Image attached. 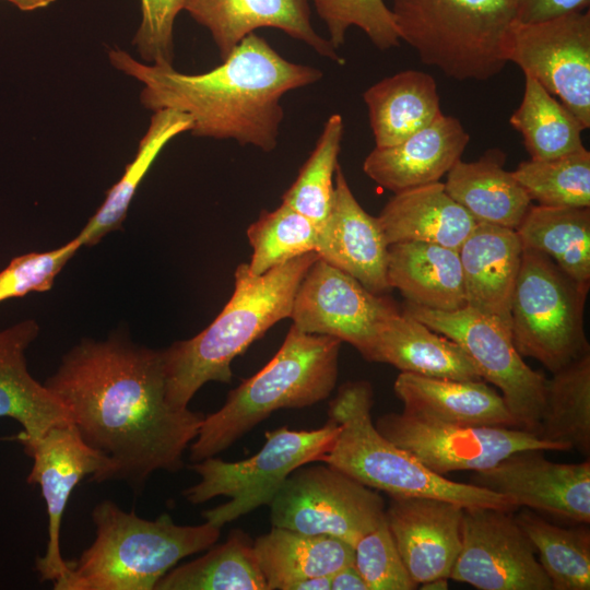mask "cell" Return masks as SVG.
<instances>
[{
	"label": "cell",
	"mask_w": 590,
	"mask_h": 590,
	"mask_svg": "<svg viewBox=\"0 0 590 590\" xmlns=\"http://www.w3.org/2000/svg\"><path fill=\"white\" fill-rule=\"evenodd\" d=\"M44 384L68 409L82 439L105 457L98 483L123 481L134 493L154 472L184 467L204 418L168 403L162 350L118 333L82 340Z\"/></svg>",
	"instance_id": "cell-1"
},
{
	"label": "cell",
	"mask_w": 590,
	"mask_h": 590,
	"mask_svg": "<svg viewBox=\"0 0 590 590\" xmlns=\"http://www.w3.org/2000/svg\"><path fill=\"white\" fill-rule=\"evenodd\" d=\"M109 62L142 83L141 104L150 110L176 109L190 116L194 137L235 140L271 152L284 118L282 97L318 82L319 69L283 58L263 37L247 35L214 69L197 74L170 64H149L111 48Z\"/></svg>",
	"instance_id": "cell-2"
},
{
	"label": "cell",
	"mask_w": 590,
	"mask_h": 590,
	"mask_svg": "<svg viewBox=\"0 0 590 590\" xmlns=\"http://www.w3.org/2000/svg\"><path fill=\"white\" fill-rule=\"evenodd\" d=\"M318 257L308 252L261 275H253L248 263L239 264L233 295L213 322L162 350L168 403L185 409L204 384H229L234 358L273 324L291 318L297 287Z\"/></svg>",
	"instance_id": "cell-3"
},
{
	"label": "cell",
	"mask_w": 590,
	"mask_h": 590,
	"mask_svg": "<svg viewBox=\"0 0 590 590\" xmlns=\"http://www.w3.org/2000/svg\"><path fill=\"white\" fill-rule=\"evenodd\" d=\"M92 521L94 542L68 560L55 590H154L181 559L206 551L221 536V528L208 521L178 524L167 514L148 520L109 499L93 508Z\"/></svg>",
	"instance_id": "cell-4"
},
{
	"label": "cell",
	"mask_w": 590,
	"mask_h": 590,
	"mask_svg": "<svg viewBox=\"0 0 590 590\" xmlns=\"http://www.w3.org/2000/svg\"><path fill=\"white\" fill-rule=\"evenodd\" d=\"M341 344L334 337L292 324L272 359L233 389L221 409L204 416L189 446L190 462L219 455L278 410L326 400L337 385Z\"/></svg>",
	"instance_id": "cell-5"
},
{
	"label": "cell",
	"mask_w": 590,
	"mask_h": 590,
	"mask_svg": "<svg viewBox=\"0 0 590 590\" xmlns=\"http://www.w3.org/2000/svg\"><path fill=\"white\" fill-rule=\"evenodd\" d=\"M373 405L374 390L369 381H347L339 388L328 408V418L338 424L339 432L318 462L390 497H432L463 508L518 509L500 494L449 480L426 468L377 430L370 414Z\"/></svg>",
	"instance_id": "cell-6"
},
{
	"label": "cell",
	"mask_w": 590,
	"mask_h": 590,
	"mask_svg": "<svg viewBox=\"0 0 590 590\" xmlns=\"http://www.w3.org/2000/svg\"><path fill=\"white\" fill-rule=\"evenodd\" d=\"M401 40L458 80L486 81L507 64L515 0H391Z\"/></svg>",
	"instance_id": "cell-7"
},
{
	"label": "cell",
	"mask_w": 590,
	"mask_h": 590,
	"mask_svg": "<svg viewBox=\"0 0 590 590\" xmlns=\"http://www.w3.org/2000/svg\"><path fill=\"white\" fill-rule=\"evenodd\" d=\"M339 432L328 418L316 429L294 430L287 426L266 432L262 448L248 459L235 462L209 457L191 462L189 469L200 481L184 489L193 505L217 496L229 499L202 512L205 521L222 528L262 506H269L286 477L297 468L318 462L330 449Z\"/></svg>",
	"instance_id": "cell-8"
},
{
	"label": "cell",
	"mask_w": 590,
	"mask_h": 590,
	"mask_svg": "<svg viewBox=\"0 0 590 590\" xmlns=\"http://www.w3.org/2000/svg\"><path fill=\"white\" fill-rule=\"evenodd\" d=\"M588 291L547 255L523 247L510 306L518 353L551 373L590 353L583 324Z\"/></svg>",
	"instance_id": "cell-9"
},
{
	"label": "cell",
	"mask_w": 590,
	"mask_h": 590,
	"mask_svg": "<svg viewBox=\"0 0 590 590\" xmlns=\"http://www.w3.org/2000/svg\"><path fill=\"white\" fill-rule=\"evenodd\" d=\"M269 507L272 527L333 536L352 546L386 519L378 491L326 463L295 469Z\"/></svg>",
	"instance_id": "cell-10"
},
{
	"label": "cell",
	"mask_w": 590,
	"mask_h": 590,
	"mask_svg": "<svg viewBox=\"0 0 590 590\" xmlns=\"http://www.w3.org/2000/svg\"><path fill=\"white\" fill-rule=\"evenodd\" d=\"M402 311L458 343L482 379L499 388L520 427L538 433L546 378L526 364L514 345L509 327L468 306L447 311L405 302Z\"/></svg>",
	"instance_id": "cell-11"
},
{
	"label": "cell",
	"mask_w": 590,
	"mask_h": 590,
	"mask_svg": "<svg viewBox=\"0 0 590 590\" xmlns=\"http://www.w3.org/2000/svg\"><path fill=\"white\" fill-rule=\"evenodd\" d=\"M375 426L384 437L442 476L489 469L519 450H563L519 427L453 424L403 411L378 417Z\"/></svg>",
	"instance_id": "cell-12"
},
{
	"label": "cell",
	"mask_w": 590,
	"mask_h": 590,
	"mask_svg": "<svg viewBox=\"0 0 590 590\" xmlns=\"http://www.w3.org/2000/svg\"><path fill=\"white\" fill-rule=\"evenodd\" d=\"M508 62L521 68L590 127V12L516 22Z\"/></svg>",
	"instance_id": "cell-13"
},
{
	"label": "cell",
	"mask_w": 590,
	"mask_h": 590,
	"mask_svg": "<svg viewBox=\"0 0 590 590\" xmlns=\"http://www.w3.org/2000/svg\"><path fill=\"white\" fill-rule=\"evenodd\" d=\"M449 579L480 590H552L514 511L463 508L461 550Z\"/></svg>",
	"instance_id": "cell-14"
},
{
	"label": "cell",
	"mask_w": 590,
	"mask_h": 590,
	"mask_svg": "<svg viewBox=\"0 0 590 590\" xmlns=\"http://www.w3.org/2000/svg\"><path fill=\"white\" fill-rule=\"evenodd\" d=\"M399 311L390 297L318 257L297 287L291 318L300 331L334 337L365 357L379 326Z\"/></svg>",
	"instance_id": "cell-15"
},
{
	"label": "cell",
	"mask_w": 590,
	"mask_h": 590,
	"mask_svg": "<svg viewBox=\"0 0 590 590\" xmlns=\"http://www.w3.org/2000/svg\"><path fill=\"white\" fill-rule=\"evenodd\" d=\"M19 440L33 459L26 481L40 486L48 517L47 547L35 569L42 581L55 583L68 573V560L60 552V528L71 493L86 475L98 483L107 461L82 439L72 422L56 425L38 438Z\"/></svg>",
	"instance_id": "cell-16"
},
{
	"label": "cell",
	"mask_w": 590,
	"mask_h": 590,
	"mask_svg": "<svg viewBox=\"0 0 590 590\" xmlns=\"http://www.w3.org/2000/svg\"><path fill=\"white\" fill-rule=\"evenodd\" d=\"M541 449L516 451L473 472L470 483L527 507L577 523H590V461L557 463Z\"/></svg>",
	"instance_id": "cell-17"
},
{
	"label": "cell",
	"mask_w": 590,
	"mask_h": 590,
	"mask_svg": "<svg viewBox=\"0 0 590 590\" xmlns=\"http://www.w3.org/2000/svg\"><path fill=\"white\" fill-rule=\"evenodd\" d=\"M463 507L432 497H390L386 520L414 582L448 578L461 550Z\"/></svg>",
	"instance_id": "cell-18"
},
{
	"label": "cell",
	"mask_w": 590,
	"mask_h": 590,
	"mask_svg": "<svg viewBox=\"0 0 590 590\" xmlns=\"http://www.w3.org/2000/svg\"><path fill=\"white\" fill-rule=\"evenodd\" d=\"M331 210L319 228V258L356 279L374 294L391 290L388 244L377 217L357 202L340 165L335 169Z\"/></svg>",
	"instance_id": "cell-19"
},
{
	"label": "cell",
	"mask_w": 590,
	"mask_h": 590,
	"mask_svg": "<svg viewBox=\"0 0 590 590\" xmlns=\"http://www.w3.org/2000/svg\"><path fill=\"white\" fill-rule=\"evenodd\" d=\"M309 0H187L184 10L208 28L222 60L249 34L276 28L339 64L345 60L310 22Z\"/></svg>",
	"instance_id": "cell-20"
},
{
	"label": "cell",
	"mask_w": 590,
	"mask_h": 590,
	"mask_svg": "<svg viewBox=\"0 0 590 590\" xmlns=\"http://www.w3.org/2000/svg\"><path fill=\"white\" fill-rule=\"evenodd\" d=\"M470 134L459 119L444 114L402 142L375 148L364 160V173L393 193L439 181L461 160Z\"/></svg>",
	"instance_id": "cell-21"
},
{
	"label": "cell",
	"mask_w": 590,
	"mask_h": 590,
	"mask_svg": "<svg viewBox=\"0 0 590 590\" xmlns=\"http://www.w3.org/2000/svg\"><path fill=\"white\" fill-rule=\"evenodd\" d=\"M523 246L516 229L477 222L459 248L467 306L510 328Z\"/></svg>",
	"instance_id": "cell-22"
},
{
	"label": "cell",
	"mask_w": 590,
	"mask_h": 590,
	"mask_svg": "<svg viewBox=\"0 0 590 590\" xmlns=\"http://www.w3.org/2000/svg\"><path fill=\"white\" fill-rule=\"evenodd\" d=\"M38 333L33 319L0 331V417L20 423L23 430L17 439H35L56 425L72 422L62 402L27 370L25 351Z\"/></svg>",
	"instance_id": "cell-23"
},
{
	"label": "cell",
	"mask_w": 590,
	"mask_h": 590,
	"mask_svg": "<svg viewBox=\"0 0 590 590\" xmlns=\"http://www.w3.org/2000/svg\"><path fill=\"white\" fill-rule=\"evenodd\" d=\"M426 377L481 380L470 356L455 341L399 311L384 321L364 357Z\"/></svg>",
	"instance_id": "cell-24"
},
{
	"label": "cell",
	"mask_w": 590,
	"mask_h": 590,
	"mask_svg": "<svg viewBox=\"0 0 590 590\" xmlns=\"http://www.w3.org/2000/svg\"><path fill=\"white\" fill-rule=\"evenodd\" d=\"M403 412L462 425L520 427L502 394L481 380H456L401 373L394 384Z\"/></svg>",
	"instance_id": "cell-25"
},
{
	"label": "cell",
	"mask_w": 590,
	"mask_h": 590,
	"mask_svg": "<svg viewBox=\"0 0 590 590\" xmlns=\"http://www.w3.org/2000/svg\"><path fill=\"white\" fill-rule=\"evenodd\" d=\"M377 219L388 246L423 241L457 251L477 224L440 181L396 192Z\"/></svg>",
	"instance_id": "cell-26"
},
{
	"label": "cell",
	"mask_w": 590,
	"mask_h": 590,
	"mask_svg": "<svg viewBox=\"0 0 590 590\" xmlns=\"http://www.w3.org/2000/svg\"><path fill=\"white\" fill-rule=\"evenodd\" d=\"M388 282L412 304L457 310L467 306L459 251L430 243L403 241L388 247Z\"/></svg>",
	"instance_id": "cell-27"
},
{
	"label": "cell",
	"mask_w": 590,
	"mask_h": 590,
	"mask_svg": "<svg viewBox=\"0 0 590 590\" xmlns=\"http://www.w3.org/2000/svg\"><path fill=\"white\" fill-rule=\"evenodd\" d=\"M506 154L487 150L479 160H461L447 173L446 192L477 222L516 229L531 205V199L504 168Z\"/></svg>",
	"instance_id": "cell-28"
},
{
	"label": "cell",
	"mask_w": 590,
	"mask_h": 590,
	"mask_svg": "<svg viewBox=\"0 0 590 590\" xmlns=\"http://www.w3.org/2000/svg\"><path fill=\"white\" fill-rule=\"evenodd\" d=\"M363 99L375 148L396 145L442 115L434 78L418 70L384 78L363 93Z\"/></svg>",
	"instance_id": "cell-29"
},
{
	"label": "cell",
	"mask_w": 590,
	"mask_h": 590,
	"mask_svg": "<svg viewBox=\"0 0 590 590\" xmlns=\"http://www.w3.org/2000/svg\"><path fill=\"white\" fill-rule=\"evenodd\" d=\"M253 552L267 590H288L298 580L354 564V547L343 540L278 527L253 540Z\"/></svg>",
	"instance_id": "cell-30"
},
{
	"label": "cell",
	"mask_w": 590,
	"mask_h": 590,
	"mask_svg": "<svg viewBox=\"0 0 590 590\" xmlns=\"http://www.w3.org/2000/svg\"><path fill=\"white\" fill-rule=\"evenodd\" d=\"M516 232L524 248L544 252L575 281L590 286V208L531 204Z\"/></svg>",
	"instance_id": "cell-31"
},
{
	"label": "cell",
	"mask_w": 590,
	"mask_h": 590,
	"mask_svg": "<svg viewBox=\"0 0 590 590\" xmlns=\"http://www.w3.org/2000/svg\"><path fill=\"white\" fill-rule=\"evenodd\" d=\"M191 128L192 119L182 111L170 108L153 111L133 161L127 165L121 178L108 190L103 204L76 236L82 246L95 245L106 234L120 227L140 182L160 152L172 139Z\"/></svg>",
	"instance_id": "cell-32"
},
{
	"label": "cell",
	"mask_w": 590,
	"mask_h": 590,
	"mask_svg": "<svg viewBox=\"0 0 590 590\" xmlns=\"http://www.w3.org/2000/svg\"><path fill=\"white\" fill-rule=\"evenodd\" d=\"M536 435L563 450L590 453V353L552 373Z\"/></svg>",
	"instance_id": "cell-33"
},
{
	"label": "cell",
	"mask_w": 590,
	"mask_h": 590,
	"mask_svg": "<svg viewBox=\"0 0 590 590\" xmlns=\"http://www.w3.org/2000/svg\"><path fill=\"white\" fill-rule=\"evenodd\" d=\"M197 559L170 569L154 590H267L258 566L253 541L234 529L222 544Z\"/></svg>",
	"instance_id": "cell-34"
},
{
	"label": "cell",
	"mask_w": 590,
	"mask_h": 590,
	"mask_svg": "<svg viewBox=\"0 0 590 590\" xmlns=\"http://www.w3.org/2000/svg\"><path fill=\"white\" fill-rule=\"evenodd\" d=\"M531 160H552L583 148L578 118L535 79L524 74V92L509 119Z\"/></svg>",
	"instance_id": "cell-35"
},
{
	"label": "cell",
	"mask_w": 590,
	"mask_h": 590,
	"mask_svg": "<svg viewBox=\"0 0 590 590\" xmlns=\"http://www.w3.org/2000/svg\"><path fill=\"white\" fill-rule=\"evenodd\" d=\"M516 520L531 542L552 590L590 589V533L551 523L526 508Z\"/></svg>",
	"instance_id": "cell-36"
},
{
	"label": "cell",
	"mask_w": 590,
	"mask_h": 590,
	"mask_svg": "<svg viewBox=\"0 0 590 590\" xmlns=\"http://www.w3.org/2000/svg\"><path fill=\"white\" fill-rule=\"evenodd\" d=\"M344 133L340 114L327 119L316 145L292 186L283 193L282 203L305 215L320 228L331 210L333 175Z\"/></svg>",
	"instance_id": "cell-37"
},
{
	"label": "cell",
	"mask_w": 590,
	"mask_h": 590,
	"mask_svg": "<svg viewBox=\"0 0 590 590\" xmlns=\"http://www.w3.org/2000/svg\"><path fill=\"white\" fill-rule=\"evenodd\" d=\"M247 236L252 247L248 263L253 275L317 250L319 227L311 220L282 203L273 211H262L250 224Z\"/></svg>",
	"instance_id": "cell-38"
},
{
	"label": "cell",
	"mask_w": 590,
	"mask_h": 590,
	"mask_svg": "<svg viewBox=\"0 0 590 590\" xmlns=\"http://www.w3.org/2000/svg\"><path fill=\"white\" fill-rule=\"evenodd\" d=\"M531 201L546 206L590 208V152L521 162L512 172Z\"/></svg>",
	"instance_id": "cell-39"
},
{
	"label": "cell",
	"mask_w": 590,
	"mask_h": 590,
	"mask_svg": "<svg viewBox=\"0 0 590 590\" xmlns=\"http://www.w3.org/2000/svg\"><path fill=\"white\" fill-rule=\"evenodd\" d=\"M324 22L328 40L337 50L345 42L350 27L362 30L379 50L400 45L394 16L384 0H309Z\"/></svg>",
	"instance_id": "cell-40"
},
{
	"label": "cell",
	"mask_w": 590,
	"mask_h": 590,
	"mask_svg": "<svg viewBox=\"0 0 590 590\" xmlns=\"http://www.w3.org/2000/svg\"><path fill=\"white\" fill-rule=\"evenodd\" d=\"M353 547L354 565L368 590H414L418 587L401 559L386 519L361 536Z\"/></svg>",
	"instance_id": "cell-41"
},
{
	"label": "cell",
	"mask_w": 590,
	"mask_h": 590,
	"mask_svg": "<svg viewBox=\"0 0 590 590\" xmlns=\"http://www.w3.org/2000/svg\"><path fill=\"white\" fill-rule=\"evenodd\" d=\"M80 247L82 245L75 237L54 250L13 258L0 272V303L31 292L49 291L58 273Z\"/></svg>",
	"instance_id": "cell-42"
},
{
	"label": "cell",
	"mask_w": 590,
	"mask_h": 590,
	"mask_svg": "<svg viewBox=\"0 0 590 590\" xmlns=\"http://www.w3.org/2000/svg\"><path fill=\"white\" fill-rule=\"evenodd\" d=\"M141 23L132 44L149 64L174 61V23L187 0H140Z\"/></svg>",
	"instance_id": "cell-43"
},
{
	"label": "cell",
	"mask_w": 590,
	"mask_h": 590,
	"mask_svg": "<svg viewBox=\"0 0 590 590\" xmlns=\"http://www.w3.org/2000/svg\"><path fill=\"white\" fill-rule=\"evenodd\" d=\"M590 0H515L516 21L541 22L588 10Z\"/></svg>",
	"instance_id": "cell-44"
},
{
	"label": "cell",
	"mask_w": 590,
	"mask_h": 590,
	"mask_svg": "<svg viewBox=\"0 0 590 590\" xmlns=\"http://www.w3.org/2000/svg\"><path fill=\"white\" fill-rule=\"evenodd\" d=\"M330 590H368L367 583L354 564L330 576Z\"/></svg>",
	"instance_id": "cell-45"
},
{
	"label": "cell",
	"mask_w": 590,
	"mask_h": 590,
	"mask_svg": "<svg viewBox=\"0 0 590 590\" xmlns=\"http://www.w3.org/2000/svg\"><path fill=\"white\" fill-rule=\"evenodd\" d=\"M288 590H330V576L298 580Z\"/></svg>",
	"instance_id": "cell-46"
},
{
	"label": "cell",
	"mask_w": 590,
	"mask_h": 590,
	"mask_svg": "<svg viewBox=\"0 0 590 590\" xmlns=\"http://www.w3.org/2000/svg\"><path fill=\"white\" fill-rule=\"evenodd\" d=\"M22 11H34L50 5L56 0H7Z\"/></svg>",
	"instance_id": "cell-47"
},
{
	"label": "cell",
	"mask_w": 590,
	"mask_h": 590,
	"mask_svg": "<svg viewBox=\"0 0 590 590\" xmlns=\"http://www.w3.org/2000/svg\"><path fill=\"white\" fill-rule=\"evenodd\" d=\"M423 590H446L448 589V578H436L418 585Z\"/></svg>",
	"instance_id": "cell-48"
}]
</instances>
